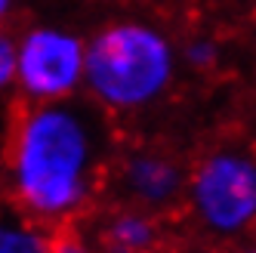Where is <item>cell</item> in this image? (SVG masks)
Masks as SVG:
<instances>
[{
  "mask_svg": "<svg viewBox=\"0 0 256 253\" xmlns=\"http://www.w3.org/2000/svg\"><path fill=\"white\" fill-rule=\"evenodd\" d=\"M96 136L90 120L65 102H34L16 124L10 182L38 220H65L90 198Z\"/></svg>",
  "mask_w": 256,
  "mask_h": 253,
  "instance_id": "obj_1",
  "label": "cell"
},
{
  "mask_svg": "<svg viewBox=\"0 0 256 253\" xmlns=\"http://www.w3.org/2000/svg\"><path fill=\"white\" fill-rule=\"evenodd\" d=\"M176 50L145 22H114L86 40L84 86L114 112H139L170 90Z\"/></svg>",
  "mask_w": 256,
  "mask_h": 253,
  "instance_id": "obj_2",
  "label": "cell"
},
{
  "mask_svg": "<svg viewBox=\"0 0 256 253\" xmlns=\"http://www.w3.org/2000/svg\"><path fill=\"white\" fill-rule=\"evenodd\" d=\"M188 201L213 234L247 232L256 222V160L234 148L207 154L188 179Z\"/></svg>",
  "mask_w": 256,
  "mask_h": 253,
  "instance_id": "obj_3",
  "label": "cell"
},
{
  "mask_svg": "<svg viewBox=\"0 0 256 253\" xmlns=\"http://www.w3.org/2000/svg\"><path fill=\"white\" fill-rule=\"evenodd\" d=\"M86 44L65 28L40 25L19 38L16 84L34 102H65L84 84Z\"/></svg>",
  "mask_w": 256,
  "mask_h": 253,
  "instance_id": "obj_4",
  "label": "cell"
},
{
  "mask_svg": "<svg viewBox=\"0 0 256 253\" xmlns=\"http://www.w3.org/2000/svg\"><path fill=\"white\" fill-rule=\"evenodd\" d=\"M124 188L145 210H158L173 204L186 188V173L173 158L160 152H136L124 160Z\"/></svg>",
  "mask_w": 256,
  "mask_h": 253,
  "instance_id": "obj_5",
  "label": "cell"
},
{
  "mask_svg": "<svg viewBox=\"0 0 256 253\" xmlns=\"http://www.w3.org/2000/svg\"><path fill=\"white\" fill-rule=\"evenodd\" d=\"M158 241H160L158 222L145 207L112 213L99 232L102 253H152Z\"/></svg>",
  "mask_w": 256,
  "mask_h": 253,
  "instance_id": "obj_6",
  "label": "cell"
},
{
  "mask_svg": "<svg viewBox=\"0 0 256 253\" xmlns=\"http://www.w3.org/2000/svg\"><path fill=\"white\" fill-rule=\"evenodd\" d=\"M0 253H50V238L28 222L0 220Z\"/></svg>",
  "mask_w": 256,
  "mask_h": 253,
  "instance_id": "obj_7",
  "label": "cell"
},
{
  "mask_svg": "<svg viewBox=\"0 0 256 253\" xmlns=\"http://www.w3.org/2000/svg\"><path fill=\"white\" fill-rule=\"evenodd\" d=\"M182 56H186V65H188V68H194V71H207V68L216 65L219 50H216L213 40L198 38V40H192V44L186 46V52H182Z\"/></svg>",
  "mask_w": 256,
  "mask_h": 253,
  "instance_id": "obj_8",
  "label": "cell"
},
{
  "mask_svg": "<svg viewBox=\"0 0 256 253\" xmlns=\"http://www.w3.org/2000/svg\"><path fill=\"white\" fill-rule=\"evenodd\" d=\"M16 46H19V40L10 38V31L0 25V93L16 84Z\"/></svg>",
  "mask_w": 256,
  "mask_h": 253,
  "instance_id": "obj_9",
  "label": "cell"
},
{
  "mask_svg": "<svg viewBox=\"0 0 256 253\" xmlns=\"http://www.w3.org/2000/svg\"><path fill=\"white\" fill-rule=\"evenodd\" d=\"M50 253H96V250L90 247V241H84L78 232L62 228L50 238Z\"/></svg>",
  "mask_w": 256,
  "mask_h": 253,
  "instance_id": "obj_10",
  "label": "cell"
},
{
  "mask_svg": "<svg viewBox=\"0 0 256 253\" xmlns=\"http://www.w3.org/2000/svg\"><path fill=\"white\" fill-rule=\"evenodd\" d=\"M12 6H16V0H0V22L12 12Z\"/></svg>",
  "mask_w": 256,
  "mask_h": 253,
  "instance_id": "obj_11",
  "label": "cell"
},
{
  "mask_svg": "<svg viewBox=\"0 0 256 253\" xmlns=\"http://www.w3.org/2000/svg\"><path fill=\"white\" fill-rule=\"evenodd\" d=\"M241 253H256V244H250V247H244Z\"/></svg>",
  "mask_w": 256,
  "mask_h": 253,
  "instance_id": "obj_12",
  "label": "cell"
}]
</instances>
